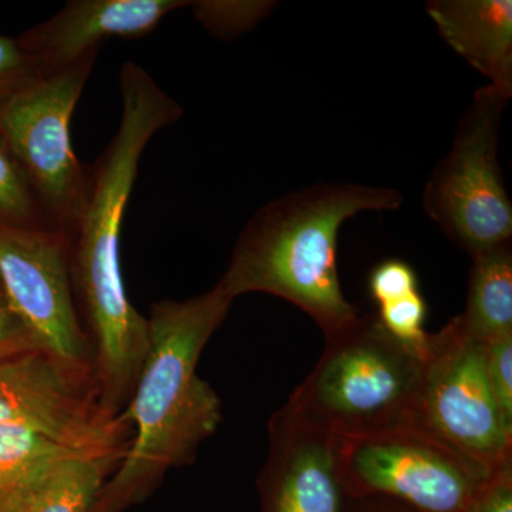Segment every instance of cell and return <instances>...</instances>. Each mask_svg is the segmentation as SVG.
<instances>
[{"instance_id": "cell-25", "label": "cell", "mask_w": 512, "mask_h": 512, "mask_svg": "<svg viewBox=\"0 0 512 512\" xmlns=\"http://www.w3.org/2000/svg\"><path fill=\"white\" fill-rule=\"evenodd\" d=\"M343 512H416L406 505L396 503L389 498L367 497L352 500L348 498Z\"/></svg>"}, {"instance_id": "cell-2", "label": "cell", "mask_w": 512, "mask_h": 512, "mask_svg": "<svg viewBox=\"0 0 512 512\" xmlns=\"http://www.w3.org/2000/svg\"><path fill=\"white\" fill-rule=\"evenodd\" d=\"M234 299L220 286L184 301L153 303L148 353L123 414L133 436L90 512H124L147 500L173 468L195 460L222 421V402L197 372Z\"/></svg>"}, {"instance_id": "cell-21", "label": "cell", "mask_w": 512, "mask_h": 512, "mask_svg": "<svg viewBox=\"0 0 512 512\" xmlns=\"http://www.w3.org/2000/svg\"><path fill=\"white\" fill-rule=\"evenodd\" d=\"M43 76L18 40L0 36V106Z\"/></svg>"}, {"instance_id": "cell-20", "label": "cell", "mask_w": 512, "mask_h": 512, "mask_svg": "<svg viewBox=\"0 0 512 512\" xmlns=\"http://www.w3.org/2000/svg\"><path fill=\"white\" fill-rule=\"evenodd\" d=\"M487 372L495 403L505 427L512 433V336L485 345Z\"/></svg>"}, {"instance_id": "cell-15", "label": "cell", "mask_w": 512, "mask_h": 512, "mask_svg": "<svg viewBox=\"0 0 512 512\" xmlns=\"http://www.w3.org/2000/svg\"><path fill=\"white\" fill-rule=\"evenodd\" d=\"M120 460L72 454L57 461L16 512H90Z\"/></svg>"}, {"instance_id": "cell-8", "label": "cell", "mask_w": 512, "mask_h": 512, "mask_svg": "<svg viewBox=\"0 0 512 512\" xmlns=\"http://www.w3.org/2000/svg\"><path fill=\"white\" fill-rule=\"evenodd\" d=\"M0 424L26 427L74 453L121 460L133 430L100 402L93 369L46 350L0 362Z\"/></svg>"}, {"instance_id": "cell-19", "label": "cell", "mask_w": 512, "mask_h": 512, "mask_svg": "<svg viewBox=\"0 0 512 512\" xmlns=\"http://www.w3.org/2000/svg\"><path fill=\"white\" fill-rule=\"evenodd\" d=\"M376 318L394 340L406 346L421 362L426 359L430 343V335L424 330L427 303L419 291L379 305Z\"/></svg>"}, {"instance_id": "cell-5", "label": "cell", "mask_w": 512, "mask_h": 512, "mask_svg": "<svg viewBox=\"0 0 512 512\" xmlns=\"http://www.w3.org/2000/svg\"><path fill=\"white\" fill-rule=\"evenodd\" d=\"M99 52L43 74L0 106V137L18 163L47 227L70 239L89 198V168L74 153L72 119Z\"/></svg>"}, {"instance_id": "cell-3", "label": "cell", "mask_w": 512, "mask_h": 512, "mask_svg": "<svg viewBox=\"0 0 512 512\" xmlns=\"http://www.w3.org/2000/svg\"><path fill=\"white\" fill-rule=\"evenodd\" d=\"M402 204L394 188L360 184L289 192L248 221L217 285L234 301L247 293L285 299L311 316L325 338L333 335L360 316L340 285V228L360 212L394 211Z\"/></svg>"}, {"instance_id": "cell-6", "label": "cell", "mask_w": 512, "mask_h": 512, "mask_svg": "<svg viewBox=\"0 0 512 512\" xmlns=\"http://www.w3.org/2000/svg\"><path fill=\"white\" fill-rule=\"evenodd\" d=\"M335 439L346 497H382L416 512H474L497 471L444 443L419 424Z\"/></svg>"}, {"instance_id": "cell-17", "label": "cell", "mask_w": 512, "mask_h": 512, "mask_svg": "<svg viewBox=\"0 0 512 512\" xmlns=\"http://www.w3.org/2000/svg\"><path fill=\"white\" fill-rule=\"evenodd\" d=\"M0 225L49 228L18 163L3 143L2 137H0Z\"/></svg>"}, {"instance_id": "cell-14", "label": "cell", "mask_w": 512, "mask_h": 512, "mask_svg": "<svg viewBox=\"0 0 512 512\" xmlns=\"http://www.w3.org/2000/svg\"><path fill=\"white\" fill-rule=\"evenodd\" d=\"M471 258L466 311L454 319L464 335L487 345L512 336L511 242Z\"/></svg>"}, {"instance_id": "cell-24", "label": "cell", "mask_w": 512, "mask_h": 512, "mask_svg": "<svg viewBox=\"0 0 512 512\" xmlns=\"http://www.w3.org/2000/svg\"><path fill=\"white\" fill-rule=\"evenodd\" d=\"M474 512H512V463L491 477Z\"/></svg>"}, {"instance_id": "cell-12", "label": "cell", "mask_w": 512, "mask_h": 512, "mask_svg": "<svg viewBox=\"0 0 512 512\" xmlns=\"http://www.w3.org/2000/svg\"><path fill=\"white\" fill-rule=\"evenodd\" d=\"M190 5L184 0H72L18 42L40 73H52L100 52L111 37L150 35L170 13Z\"/></svg>"}, {"instance_id": "cell-22", "label": "cell", "mask_w": 512, "mask_h": 512, "mask_svg": "<svg viewBox=\"0 0 512 512\" xmlns=\"http://www.w3.org/2000/svg\"><path fill=\"white\" fill-rule=\"evenodd\" d=\"M369 292L377 306L402 299L419 291L416 271L399 259H387L373 268L369 275Z\"/></svg>"}, {"instance_id": "cell-26", "label": "cell", "mask_w": 512, "mask_h": 512, "mask_svg": "<svg viewBox=\"0 0 512 512\" xmlns=\"http://www.w3.org/2000/svg\"><path fill=\"white\" fill-rule=\"evenodd\" d=\"M0 301H3V299H2V293H0Z\"/></svg>"}, {"instance_id": "cell-10", "label": "cell", "mask_w": 512, "mask_h": 512, "mask_svg": "<svg viewBox=\"0 0 512 512\" xmlns=\"http://www.w3.org/2000/svg\"><path fill=\"white\" fill-rule=\"evenodd\" d=\"M72 239L49 228L0 225V293L40 350L93 369L72 272Z\"/></svg>"}, {"instance_id": "cell-9", "label": "cell", "mask_w": 512, "mask_h": 512, "mask_svg": "<svg viewBox=\"0 0 512 512\" xmlns=\"http://www.w3.org/2000/svg\"><path fill=\"white\" fill-rule=\"evenodd\" d=\"M417 424L488 470L512 463V433L491 390L487 350L454 318L430 335Z\"/></svg>"}, {"instance_id": "cell-18", "label": "cell", "mask_w": 512, "mask_h": 512, "mask_svg": "<svg viewBox=\"0 0 512 512\" xmlns=\"http://www.w3.org/2000/svg\"><path fill=\"white\" fill-rule=\"evenodd\" d=\"M275 3L244 0H200L191 2L195 19L212 36L232 40L254 29L271 12Z\"/></svg>"}, {"instance_id": "cell-7", "label": "cell", "mask_w": 512, "mask_h": 512, "mask_svg": "<svg viewBox=\"0 0 512 512\" xmlns=\"http://www.w3.org/2000/svg\"><path fill=\"white\" fill-rule=\"evenodd\" d=\"M508 100L481 87L458 123L453 146L434 168L423 207L434 224L471 256L511 242L512 204L498 161Z\"/></svg>"}, {"instance_id": "cell-1", "label": "cell", "mask_w": 512, "mask_h": 512, "mask_svg": "<svg viewBox=\"0 0 512 512\" xmlns=\"http://www.w3.org/2000/svg\"><path fill=\"white\" fill-rule=\"evenodd\" d=\"M120 126L89 168V198L70 244L74 296L93 350L100 402L124 412L148 353V325L128 299L121 271V229L141 157L158 131L183 117L180 104L134 62L121 66Z\"/></svg>"}, {"instance_id": "cell-11", "label": "cell", "mask_w": 512, "mask_h": 512, "mask_svg": "<svg viewBox=\"0 0 512 512\" xmlns=\"http://www.w3.org/2000/svg\"><path fill=\"white\" fill-rule=\"evenodd\" d=\"M268 457L259 473V512H343L335 439L282 407L268 424Z\"/></svg>"}, {"instance_id": "cell-4", "label": "cell", "mask_w": 512, "mask_h": 512, "mask_svg": "<svg viewBox=\"0 0 512 512\" xmlns=\"http://www.w3.org/2000/svg\"><path fill=\"white\" fill-rule=\"evenodd\" d=\"M325 350L286 409L333 437H357L417 424L423 362L376 316H359L326 336Z\"/></svg>"}, {"instance_id": "cell-23", "label": "cell", "mask_w": 512, "mask_h": 512, "mask_svg": "<svg viewBox=\"0 0 512 512\" xmlns=\"http://www.w3.org/2000/svg\"><path fill=\"white\" fill-rule=\"evenodd\" d=\"M39 349L22 322L0 301V362Z\"/></svg>"}, {"instance_id": "cell-16", "label": "cell", "mask_w": 512, "mask_h": 512, "mask_svg": "<svg viewBox=\"0 0 512 512\" xmlns=\"http://www.w3.org/2000/svg\"><path fill=\"white\" fill-rule=\"evenodd\" d=\"M72 454L79 453L36 431L0 424V512L18 511L49 468Z\"/></svg>"}, {"instance_id": "cell-13", "label": "cell", "mask_w": 512, "mask_h": 512, "mask_svg": "<svg viewBox=\"0 0 512 512\" xmlns=\"http://www.w3.org/2000/svg\"><path fill=\"white\" fill-rule=\"evenodd\" d=\"M426 9L444 42L510 100L511 0H431Z\"/></svg>"}]
</instances>
